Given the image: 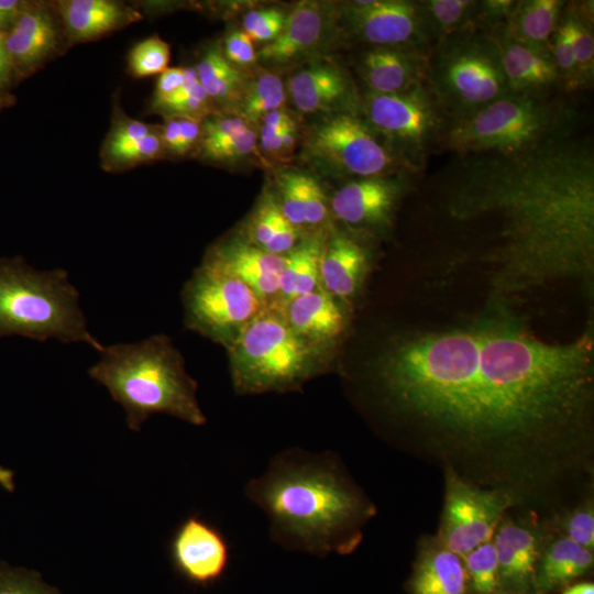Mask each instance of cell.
Segmentation results:
<instances>
[{"label": "cell", "mask_w": 594, "mask_h": 594, "mask_svg": "<svg viewBox=\"0 0 594 594\" xmlns=\"http://www.w3.org/2000/svg\"><path fill=\"white\" fill-rule=\"evenodd\" d=\"M564 7L565 1L561 0H517L503 30L522 45L550 52V42Z\"/></svg>", "instance_id": "30"}, {"label": "cell", "mask_w": 594, "mask_h": 594, "mask_svg": "<svg viewBox=\"0 0 594 594\" xmlns=\"http://www.w3.org/2000/svg\"><path fill=\"white\" fill-rule=\"evenodd\" d=\"M221 48L224 57L233 65L248 66L257 59L253 42L244 31L231 32Z\"/></svg>", "instance_id": "45"}, {"label": "cell", "mask_w": 594, "mask_h": 594, "mask_svg": "<svg viewBox=\"0 0 594 594\" xmlns=\"http://www.w3.org/2000/svg\"><path fill=\"white\" fill-rule=\"evenodd\" d=\"M561 594H594L592 582H580L565 587Z\"/></svg>", "instance_id": "55"}, {"label": "cell", "mask_w": 594, "mask_h": 594, "mask_svg": "<svg viewBox=\"0 0 594 594\" xmlns=\"http://www.w3.org/2000/svg\"><path fill=\"white\" fill-rule=\"evenodd\" d=\"M304 173L287 170L277 177V195L273 197L282 215L299 230L306 227V187Z\"/></svg>", "instance_id": "40"}, {"label": "cell", "mask_w": 594, "mask_h": 594, "mask_svg": "<svg viewBox=\"0 0 594 594\" xmlns=\"http://www.w3.org/2000/svg\"><path fill=\"white\" fill-rule=\"evenodd\" d=\"M250 128L240 117L211 114L201 121V135L197 146L215 144L239 135Z\"/></svg>", "instance_id": "43"}, {"label": "cell", "mask_w": 594, "mask_h": 594, "mask_svg": "<svg viewBox=\"0 0 594 594\" xmlns=\"http://www.w3.org/2000/svg\"><path fill=\"white\" fill-rule=\"evenodd\" d=\"M0 594H61L38 572L0 562Z\"/></svg>", "instance_id": "41"}, {"label": "cell", "mask_w": 594, "mask_h": 594, "mask_svg": "<svg viewBox=\"0 0 594 594\" xmlns=\"http://www.w3.org/2000/svg\"><path fill=\"white\" fill-rule=\"evenodd\" d=\"M593 564L594 552L547 528L537 564L535 594L563 591L572 585L573 581L587 574Z\"/></svg>", "instance_id": "28"}, {"label": "cell", "mask_w": 594, "mask_h": 594, "mask_svg": "<svg viewBox=\"0 0 594 594\" xmlns=\"http://www.w3.org/2000/svg\"><path fill=\"white\" fill-rule=\"evenodd\" d=\"M304 156L327 174L358 178L391 176L416 169L355 113H337L316 124Z\"/></svg>", "instance_id": "9"}, {"label": "cell", "mask_w": 594, "mask_h": 594, "mask_svg": "<svg viewBox=\"0 0 594 594\" xmlns=\"http://www.w3.org/2000/svg\"><path fill=\"white\" fill-rule=\"evenodd\" d=\"M16 102V98L10 91H0V113L12 107Z\"/></svg>", "instance_id": "56"}, {"label": "cell", "mask_w": 594, "mask_h": 594, "mask_svg": "<svg viewBox=\"0 0 594 594\" xmlns=\"http://www.w3.org/2000/svg\"><path fill=\"white\" fill-rule=\"evenodd\" d=\"M328 231L319 230L302 238L300 243L284 255L279 293L274 307L311 293L320 285V260Z\"/></svg>", "instance_id": "29"}, {"label": "cell", "mask_w": 594, "mask_h": 594, "mask_svg": "<svg viewBox=\"0 0 594 594\" xmlns=\"http://www.w3.org/2000/svg\"><path fill=\"white\" fill-rule=\"evenodd\" d=\"M276 308L297 334L327 352L332 353L346 330L348 314L344 304L322 287Z\"/></svg>", "instance_id": "22"}, {"label": "cell", "mask_w": 594, "mask_h": 594, "mask_svg": "<svg viewBox=\"0 0 594 594\" xmlns=\"http://www.w3.org/2000/svg\"><path fill=\"white\" fill-rule=\"evenodd\" d=\"M165 154L158 127L129 117L114 100L110 129L100 148L102 169L124 172Z\"/></svg>", "instance_id": "21"}, {"label": "cell", "mask_w": 594, "mask_h": 594, "mask_svg": "<svg viewBox=\"0 0 594 594\" xmlns=\"http://www.w3.org/2000/svg\"><path fill=\"white\" fill-rule=\"evenodd\" d=\"M301 232L282 215L270 196L253 213L244 238L266 252L284 256L300 243L305 237Z\"/></svg>", "instance_id": "32"}, {"label": "cell", "mask_w": 594, "mask_h": 594, "mask_svg": "<svg viewBox=\"0 0 594 594\" xmlns=\"http://www.w3.org/2000/svg\"><path fill=\"white\" fill-rule=\"evenodd\" d=\"M371 374L421 453L515 504L592 474V330L566 343L507 317L418 330L378 353Z\"/></svg>", "instance_id": "1"}, {"label": "cell", "mask_w": 594, "mask_h": 594, "mask_svg": "<svg viewBox=\"0 0 594 594\" xmlns=\"http://www.w3.org/2000/svg\"><path fill=\"white\" fill-rule=\"evenodd\" d=\"M287 90L296 109L305 114L355 113L361 98L350 75L339 65L316 61L296 72Z\"/></svg>", "instance_id": "19"}, {"label": "cell", "mask_w": 594, "mask_h": 594, "mask_svg": "<svg viewBox=\"0 0 594 594\" xmlns=\"http://www.w3.org/2000/svg\"><path fill=\"white\" fill-rule=\"evenodd\" d=\"M261 120V129L267 131H280L295 127L290 117L282 109L265 114Z\"/></svg>", "instance_id": "52"}, {"label": "cell", "mask_w": 594, "mask_h": 594, "mask_svg": "<svg viewBox=\"0 0 594 594\" xmlns=\"http://www.w3.org/2000/svg\"><path fill=\"white\" fill-rule=\"evenodd\" d=\"M150 110L165 118L183 117L202 121L213 114L215 107L199 82L195 68L186 67L180 89Z\"/></svg>", "instance_id": "35"}, {"label": "cell", "mask_w": 594, "mask_h": 594, "mask_svg": "<svg viewBox=\"0 0 594 594\" xmlns=\"http://www.w3.org/2000/svg\"><path fill=\"white\" fill-rule=\"evenodd\" d=\"M185 327L229 350L267 307L249 286L205 263L182 292Z\"/></svg>", "instance_id": "10"}, {"label": "cell", "mask_w": 594, "mask_h": 594, "mask_svg": "<svg viewBox=\"0 0 594 594\" xmlns=\"http://www.w3.org/2000/svg\"><path fill=\"white\" fill-rule=\"evenodd\" d=\"M169 59V45L158 35H152L131 47L127 56V72L134 78L160 75L168 68Z\"/></svg>", "instance_id": "39"}, {"label": "cell", "mask_w": 594, "mask_h": 594, "mask_svg": "<svg viewBox=\"0 0 594 594\" xmlns=\"http://www.w3.org/2000/svg\"><path fill=\"white\" fill-rule=\"evenodd\" d=\"M277 9H260L253 10L245 14L243 19V29L246 34L255 31L270 20Z\"/></svg>", "instance_id": "54"}, {"label": "cell", "mask_w": 594, "mask_h": 594, "mask_svg": "<svg viewBox=\"0 0 594 594\" xmlns=\"http://www.w3.org/2000/svg\"><path fill=\"white\" fill-rule=\"evenodd\" d=\"M239 394L296 391L326 372L331 352L297 334L282 311L267 306L227 350Z\"/></svg>", "instance_id": "7"}, {"label": "cell", "mask_w": 594, "mask_h": 594, "mask_svg": "<svg viewBox=\"0 0 594 594\" xmlns=\"http://www.w3.org/2000/svg\"><path fill=\"white\" fill-rule=\"evenodd\" d=\"M267 516L271 539L290 551L348 554L375 507L331 452L287 449L245 486Z\"/></svg>", "instance_id": "3"}, {"label": "cell", "mask_w": 594, "mask_h": 594, "mask_svg": "<svg viewBox=\"0 0 594 594\" xmlns=\"http://www.w3.org/2000/svg\"><path fill=\"white\" fill-rule=\"evenodd\" d=\"M89 376L107 387L139 431L153 414H166L195 426L206 424L197 397V382L185 370L180 352L165 334L136 343L105 346Z\"/></svg>", "instance_id": "4"}, {"label": "cell", "mask_w": 594, "mask_h": 594, "mask_svg": "<svg viewBox=\"0 0 594 594\" xmlns=\"http://www.w3.org/2000/svg\"><path fill=\"white\" fill-rule=\"evenodd\" d=\"M547 528L536 517L502 518L493 535L502 594H535L538 560Z\"/></svg>", "instance_id": "17"}, {"label": "cell", "mask_w": 594, "mask_h": 594, "mask_svg": "<svg viewBox=\"0 0 594 594\" xmlns=\"http://www.w3.org/2000/svg\"><path fill=\"white\" fill-rule=\"evenodd\" d=\"M18 84L7 52L4 33L0 32V91H10Z\"/></svg>", "instance_id": "51"}, {"label": "cell", "mask_w": 594, "mask_h": 594, "mask_svg": "<svg viewBox=\"0 0 594 594\" xmlns=\"http://www.w3.org/2000/svg\"><path fill=\"white\" fill-rule=\"evenodd\" d=\"M361 108L369 125L416 168L437 145L446 121L425 81L398 94L366 91Z\"/></svg>", "instance_id": "11"}, {"label": "cell", "mask_w": 594, "mask_h": 594, "mask_svg": "<svg viewBox=\"0 0 594 594\" xmlns=\"http://www.w3.org/2000/svg\"><path fill=\"white\" fill-rule=\"evenodd\" d=\"M514 505L505 491L476 485L444 469V503L436 537L463 558L493 538L499 521Z\"/></svg>", "instance_id": "12"}, {"label": "cell", "mask_w": 594, "mask_h": 594, "mask_svg": "<svg viewBox=\"0 0 594 594\" xmlns=\"http://www.w3.org/2000/svg\"><path fill=\"white\" fill-rule=\"evenodd\" d=\"M165 119V124L158 127L165 152L166 154H173L178 156L180 141L179 120L177 117H170Z\"/></svg>", "instance_id": "50"}, {"label": "cell", "mask_w": 594, "mask_h": 594, "mask_svg": "<svg viewBox=\"0 0 594 594\" xmlns=\"http://www.w3.org/2000/svg\"><path fill=\"white\" fill-rule=\"evenodd\" d=\"M370 268L367 250L350 234L328 231L321 260L320 285L342 304L360 292Z\"/></svg>", "instance_id": "26"}, {"label": "cell", "mask_w": 594, "mask_h": 594, "mask_svg": "<svg viewBox=\"0 0 594 594\" xmlns=\"http://www.w3.org/2000/svg\"><path fill=\"white\" fill-rule=\"evenodd\" d=\"M72 46L102 38L142 20L136 6L117 0H55Z\"/></svg>", "instance_id": "25"}, {"label": "cell", "mask_w": 594, "mask_h": 594, "mask_svg": "<svg viewBox=\"0 0 594 594\" xmlns=\"http://www.w3.org/2000/svg\"><path fill=\"white\" fill-rule=\"evenodd\" d=\"M407 590L410 594H471L462 558L436 535L424 536L418 542Z\"/></svg>", "instance_id": "27"}, {"label": "cell", "mask_w": 594, "mask_h": 594, "mask_svg": "<svg viewBox=\"0 0 594 594\" xmlns=\"http://www.w3.org/2000/svg\"><path fill=\"white\" fill-rule=\"evenodd\" d=\"M4 42L16 82L73 47L54 1L47 0H25L4 32Z\"/></svg>", "instance_id": "14"}, {"label": "cell", "mask_w": 594, "mask_h": 594, "mask_svg": "<svg viewBox=\"0 0 594 594\" xmlns=\"http://www.w3.org/2000/svg\"><path fill=\"white\" fill-rule=\"evenodd\" d=\"M488 32L496 42L510 94L557 95L561 82L550 52L522 45L512 40L503 29Z\"/></svg>", "instance_id": "23"}, {"label": "cell", "mask_w": 594, "mask_h": 594, "mask_svg": "<svg viewBox=\"0 0 594 594\" xmlns=\"http://www.w3.org/2000/svg\"><path fill=\"white\" fill-rule=\"evenodd\" d=\"M202 263L241 280L266 304L276 302L284 256L272 254L244 237L230 238L212 245Z\"/></svg>", "instance_id": "20"}, {"label": "cell", "mask_w": 594, "mask_h": 594, "mask_svg": "<svg viewBox=\"0 0 594 594\" xmlns=\"http://www.w3.org/2000/svg\"><path fill=\"white\" fill-rule=\"evenodd\" d=\"M286 99L285 86L274 73H261L252 82L246 85L243 97L238 106L240 118L257 121L265 114L282 109Z\"/></svg>", "instance_id": "36"}, {"label": "cell", "mask_w": 594, "mask_h": 594, "mask_svg": "<svg viewBox=\"0 0 594 594\" xmlns=\"http://www.w3.org/2000/svg\"><path fill=\"white\" fill-rule=\"evenodd\" d=\"M517 0L479 1L476 25L485 31L504 29L512 15Z\"/></svg>", "instance_id": "44"}, {"label": "cell", "mask_w": 594, "mask_h": 594, "mask_svg": "<svg viewBox=\"0 0 594 594\" xmlns=\"http://www.w3.org/2000/svg\"><path fill=\"white\" fill-rule=\"evenodd\" d=\"M425 82L446 121L468 117L510 94L496 42L476 25L431 47Z\"/></svg>", "instance_id": "8"}, {"label": "cell", "mask_w": 594, "mask_h": 594, "mask_svg": "<svg viewBox=\"0 0 594 594\" xmlns=\"http://www.w3.org/2000/svg\"><path fill=\"white\" fill-rule=\"evenodd\" d=\"M582 87L594 77L593 4L581 2L565 4L562 12Z\"/></svg>", "instance_id": "33"}, {"label": "cell", "mask_w": 594, "mask_h": 594, "mask_svg": "<svg viewBox=\"0 0 594 594\" xmlns=\"http://www.w3.org/2000/svg\"><path fill=\"white\" fill-rule=\"evenodd\" d=\"M578 114L559 95L509 94L476 112L444 121L437 145L466 156L512 157L573 135Z\"/></svg>", "instance_id": "5"}, {"label": "cell", "mask_w": 594, "mask_h": 594, "mask_svg": "<svg viewBox=\"0 0 594 594\" xmlns=\"http://www.w3.org/2000/svg\"><path fill=\"white\" fill-rule=\"evenodd\" d=\"M544 524L550 531L563 535L594 552V502L592 496H586L572 508L557 512Z\"/></svg>", "instance_id": "37"}, {"label": "cell", "mask_w": 594, "mask_h": 594, "mask_svg": "<svg viewBox=\"0 0 594 594\" xmlns=\"http://www.w3.org/2000/svg\"><path fill=\"white\" fill-rule=\"evenodd\" d=\"M441 228L524 292L594 272V156L571 135L518 156H466L436 183Z\"/></svg>", "instance_id": "2"}, {"label": "cell", "mask_w": 594, "mask_h": 594, "mask_svg": "<svg viewBox=\"0 0 594 594\" xmlns=\"http://www.w3.org/2000/svg\"><path fill=\"white\" fill-rule=\"evenodd\" d=\"M85 342L101 352L79 306V294L63 268L37 271L23 257L0 258V338Z\"/></svg>", "instance_id": "6"}, {"label": "cell", "mask_w": 594, "mask_h": 594, "mask_svg": "<svg viewBox=\"0 0 594 594\" xmlns=\"http://www.w3.org/2000/svg\"><path fill=\"white\" fill-rule=\"evenodd\" d=\"M428 53L411 47H371L360 56L358 72L367 92H403L425 81Z\"/></svg>", "instance_id": "24"}, {"label": "cell", "mask_w": 594, "mask_h": 594, "mask_svg": "<svg viewBox=\"0 0 594 594\" xmlns=\"http://www.w3.org/2000/svg\"><path fill=\"white\" fill-rule=\"evenodd\" d=\"M471 594H502L497 553L488 540L462 558Z\"/></svg>", "instance_id": "38"}, {"label": "cell", "mask_w": 594, "mask_h": 594, "mask_svg": "<svg viewBox=\"0 0 594 594\" xmlns=\"http://www.w3.org/2000/svg\"><path fill=\"white\" fill-rule=\"evenodd\" d=\"M257 135L251 128L244 132L215 144L197 146V154L212 162H228L242 158L256 147Z\"/></svg>", "instance_id": "42"}, {"label": "cell", "mask_w": 594, "mask_h": 594, "mask_svg": "<svg viewBox=\"0 0 594 594\" xmlns=\"http://www.w3.org/2000/svg\"><path fill=\"white\" fill-rule=\"evenodd\" d=\"M167 550L174 571L195 586L207 587L219 581L230 562L228 539L198 514L176 526Z\"/></svg>", "instance_id": "15"}, {"label": "cell", "mask_w": 594, "mask_h": 594, "mask_svg": "<svg viewBox=\"0 0 594 594\" xmlns=\"http://www.w3.org/2000/svg\"><path fill=\"white\" fill-rule=\"evenodd\" d=\"M477 3L474 0L419 1L432 46L453 33L476 25Z\"/></svg>", "instance_id": "34"}, {"label": "cell", "mask_w": 594, "mask_h": 594, "mask_svg": "<svg viewBox=\"0 0 594 594\" xmlns=\"http://www.w3.org/2000/svg\"><path fill=\"white\" fill-rule=\"evenodd\" d=\"M285 19L286 16L284 15V13L277 10L276 13L262 26L249 33L248 35L252 42H263L267 44L274 41L279 35L284 28Z\"/></svg>", "instance_id": "49"}, {"label": "cell", "mask_w": 594, "mask_h": 594, "mask_svg": "<svg viewBox=\"0 0 594 594\" xmlns=\"http://www.w3.org/2000/svg\"><path fill=\"white\" fill-rule=\"evenodd\" d=\"M340 31V12L332 4L302 1L286 16L279 35L256 57L272 65L294 63L327 48Z\"/></svg>", "instance_id": "16"}, {"label": "cell", "mask_w": 594, "mask_h": 594, "mask_svg": "<svg viewBox=\"0 0 594 594\" xmlns=\"http://www.w3.org/2000/svg\"><path fill=\"white\" fill-rule=\"evenodd\" d=\"M185 81V68L168 67L158 75L150 109L162 103L176 94Z\"/></svg>", "instance_id": "46"}, {"label": "cell", "mask_w": 594, "mask_h": 594, "mask_svg": "<svg viewBox=\"0 0 594 594\" xmlns=\"http://www.w3.org/2000/svg\"><path fill=\"white\" fill-rule=\"evenodd\" d=\"M177 118L180 128L178 156H184L197 147L201 135V121L183 117Z\"/></svg>", "instance_id": "48"}, {"label": "cell", "mask_w": 594, "mask_h": 594, "mask_svg": "<svg viewBox=\"0 0 594 594\" xmlns=\"http://www.w3.org/2000/svg\"><path fill=\"white\" fill-rule=\"evenodd\" d=\"M25 0H0V32H6L12 24Z\"/></svg>", "instance_id": "53"}, {"label": "cell", "mask_w": 594, "mask_h": 594, "mask_svg": "<svg viewBox=\"0 0 594 594\" xmlns=\"http://www.w3.org/2000/svg\"><path fill=\"white\" fill-rule=\"evenodd\" d=\"M194 68L215 108L239 106L248 84L243 73L224 57L219 43L206 47Z\"/></svg>", "instance_id": "31"}, {"label": "cell", "mask_w": 594, "mask_h": 594, "mask_svg": "<svg viewBox=\"0 0 594 594\" xmlns=\"http://www.w3.org/2000/svg\"><path fill=\"white\" fill-rule=\"evenodd\" d=\"M295 143V127L280 130L260 132V145L267 153H280L288 151Z\"/></svg>", "instance_id": "47"}, {"label": "cell", "mask_w": 594, "mask_h": 594, "mask_svg": "<svg viewBox=\"0 0 594 594\" xmlns=\"http://www.w3.org/2000/svg\"><path fill=\"white\" fill-rule=\"evenodd\" d=\"M404 190L405 174L358 178L334 193L329 208L348 227L383 230L392 224Z\"/></svg>", "instance_id": "18"}, {"label": "cell", "mask_w": 594, "mask_h": 594, "mask_svg": "<svg viewBox=\"0 0 594 594\" xmlns=\"http://www.w3.org/2000/svg\"><path fill=\"white\" fill-rule=\"evenodd\" d=\"M339 12L342 30L372 47H411L425 52L432 47L419 1H351Z\"/></svg>", "instance_id": "13"}]
</instances>
